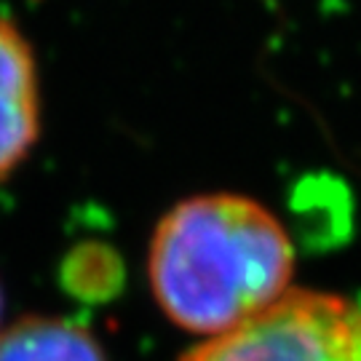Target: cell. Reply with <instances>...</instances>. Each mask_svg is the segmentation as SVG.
Masks as SVG:
<instances>
[{"instance_id": "obj_2", "label": "cell", "mask_w": 361, "mask_h": 361, "mask_svg": "<svg viewBox=\"0 0 361 361\" xmlns=\"http://www.w3.org/2000/svg\"><path fill=\"white\" fill-rule=\"evenodd\" d=\"M180 361H361V300L292 286L249 322L204 337Z\"/></svg>"}, {"instance_id": "obj_1", "label": "cell", "mask_w": 361, "mask_h": 361, "mask_svg": "<svg viewBox=\"0 0 361 361\" xmlns=\"http://www.w3.org/2000/svg\"><path fill=\"white\" fill-rule=\"evenodd\" d=\"M295 244L265 204L241 193L190 195L155 225L147 279L185 332L214 337L292 289Z\"/></svg>"}, {"instance_id": "obj_5", "label": "cell", "mask_w": 361, "mask_h": 361, "mask_svg": "<svg viewBox=\"0 0 361 361\" xmlns=\"http://www.w3.org/2000/svg\"><path fill=\"white\" fill-rule=\"evenodd\" d=\"M0 313H3V292H0Z\"/></svg>"}, {"instance_id": "obj_4", "label": "cell", "mask_w": 361, "mask_h": 361, "mask_svg": "<svg viewBox=\"0 0 361 361\" xmlns=\"http://www.w3.org/2000/svg\"><path fill=\"white\" fill-rule=\"evenodd\" d=\"M0 361H107L86 326L54 316H25L0 329Z\"/></svg>"}, {"instance_id": "obj_3", "label": "cell", "mask_w": 361, "mask_h": 361, "mask_svg": "<svg viewBox=\"0 0 361 361\" xmlns=\"http://www.w3.org/2000/svg\"><path fill=\"white\" fill-rule=\"evenodd\" d=\"M40 137V86L27 38L0 16V180L25 161Z\"/></svg>"}]
</instances>
